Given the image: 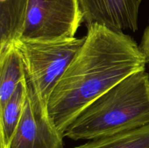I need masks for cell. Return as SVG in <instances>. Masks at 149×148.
<instances>
[{
    "label": "cell",
    "mask_w": 149,
    "mask_h": 148,
    "mask_svg": "<svg viewBox=\"0 0 149 148\" xmlns=\"http://www.w3.org/2000/svg\"><path fill=\"white\" fill-rule=\"evenodd\" d=\"M147 58L130 36L98 23L87 25L85 41L54 89L48 113L63 135L95 100L127 77L146 71Z\"/></svg>",
    "instance_id": "6da1fadb"
},
{
    "label": "cell",
    "mask_w": 149,
    "mask_h": 148,
    "mask_svg": "<svg viewBox=\"0 0 149 148\" xmlns=\"http://www.w3.org/2000/svg\"><path fill=\"white\" fill-rule=\"evenodd\" d=\"M149 124V75L135 73L89 105L65 130L73 140H93Z\"/></svg>",
    "instance_id": "7a4b0ae2"
},
{
    "label": "cell",
    "mask_w": 149,
    "mask_h": 148,
    "mask_svg": "<svg viewBox=\"0 0 149 148\" xmlns=\"http://www.w3.org/2000/svg\"><path fill=\"white\" fill-rule=\"evenodd\" d=\"M84 41L85 36L54 41L18 39L15 42L23 61L28 84L45 110H48L54 89Z\"/></svg>",
    "instance_id": "3957f363"
},
{
    "label": "cell",
    "mask_w": 149,
    "mask_h": 148,
    "mask_svg": "<svg viewBox=\"0 0 149 148\" xmlns=\"http://www.w3.org/2000/svg\"><path fill=\"white\" fill-rule=\"evenodd\" d=\"M83 21L79 0H29L20 39L54 41L75 37Z\"/></svg>",
    "instance_id": "277c9868"
},
{
    "label": "cell",
    "mask_w": 149,
    "mask_h": 148,
    "mask_svg": "<svg viewBox=\"0 0 149 148\" xmlns=\"http://www.w3.org/2000/svg\"><path fill=\"white\" fill-rule=\"evenodd\" d=\"M63 138L29 84L21 118L9 148H63Z\"/></svg>",
    "instance_id": "5b68a950"
},
{
    "label": "cell",
    "mask_w": 149,
    "mask_h": 148,
    "mask_svg": "<svg viewBox=\"0 0 149 148\" xmlns=\"http://www.w3.org/2000/svg\"><path fill=\"white\" fill-rule=\"evenodd\" d=\"M84 21L98 23L117 32L138 28L140 6L143 0H79Z\"/></svg>",
    "instance_id": "8992f818"
},
{
    "label": "cell",
    "mask_w": 149,
    "mask_h": 148,
    "mask_svg": "<svg viewBox=\"0 0 149 148\" xmlns=\"http://www.w3.org/2000/svg\"><path fill=\"white\" fill-rule=\"evenodd\" d=\"M29 0H0V52L20 39Z\"/></svg>",
    "instance_id": "52a82bcc"
},
{
    "label": "cell",
    "mask_w": 149,
    "mask_h": 148,
    "mask_svg": "<svg viewBox=\"0 0 149 148\" xmlns=\"http://www.w3.org/2000/svg\"><path fill=\"white\" fill-rule=\"evenodd\" d=\"M0 110L2 109L19 83L26 78L24 66L15 43L0 52Z\"/></svg>",
    "instance_id": "ba28073f"
},
{
    "label": "cell",
    "mask_w": 149,
    "mask_h": 148,
    "mask_svg": "<svg viewBox=\"0 0 149 148\" xmlns=\"http://www.w3.org/2000/svg\"><path fill=\"white\" fill-rule=\"evenodd\" d=\"M29 92V84L26 78L19 83L15 91L0 110L1 148H9L15 131L17 127Z\"/></svg>",
    "instance_id": "9c48e42d"
},
{
    "label": "cell",
    "mask_w": 149,
    "mask_h": 148,
    "mask_svg": "<svg viewBox=\"0 0 149 148\" xmlns=\"http://www.w3.org/2000/svg\"><path fill=\"white\" fill-rule=\"evenodd\" d=\"M73 148H149V124L128 131L89 140Z\"/></svg>",
    "instance_id": "30bf717a"
},
{
    "label": "cell",
    "mask_w": 149,
    "mask_h": 148,
    "mask_svg": "<svg viewBox=\"0 0 149 148\" xmlns=\"http://www.w3.org/2000/svg\"><path fill=\"white\" fill-rule=\"evenodd\" d=\"M141 49L146 55L149 62V25L144 30L141 44Z\"/></svg>",
    "instance_id": "8fae6325"
}]
</instances>
